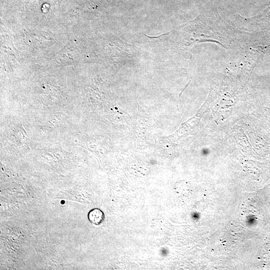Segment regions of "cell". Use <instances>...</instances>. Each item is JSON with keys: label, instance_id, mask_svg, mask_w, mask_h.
I'll return each instance as SVG.
<instances>
[{"label": "cell", "instance_id": "obj_1", "mask_svg": "<svg viewBox=\"0 0 270 270\" xmlns=\"http://www.w3.org/2000/svg\"><path fill=\"white\" fill-rule=\"evenodd\" d=\"M88 218L92 224L96 226H99L104 222L105 216L102 210L98 208H94L88 212Z\"/></svg>", "mask_w": 270, "mask_h": 270}]
</instances>
